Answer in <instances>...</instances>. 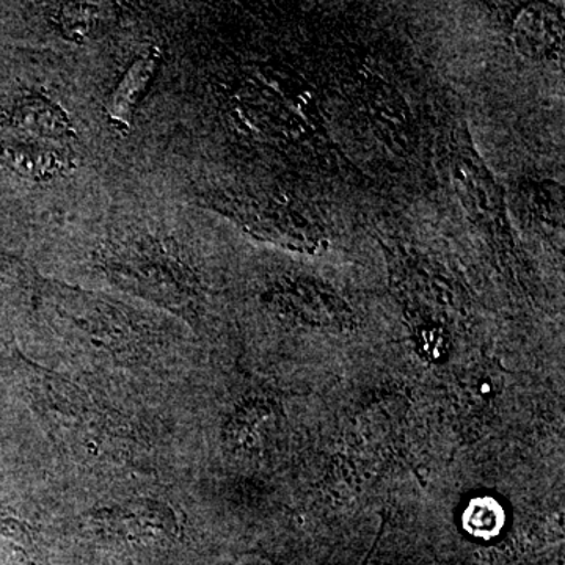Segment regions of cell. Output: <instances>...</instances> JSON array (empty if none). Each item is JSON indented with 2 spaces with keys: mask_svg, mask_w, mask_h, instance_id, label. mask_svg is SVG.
Returning a JSON list of instances; mask_svg holds the SVG:
<instances>
[{
  "mask_svg": "<svg viewBox=\"0 0 565 565\" xmlns=\"http://www.w3.org/2000/svg\"><path fill=\"white\" fill-rule=\"evenodd\" d=\"M11 122L21 131L43 140H65L74 134L68 115L41 95L24 96L14 104Z\"/></svg>",
  "mask_w": 565,
  "mask_h": 565,
  "instance_id": "cell-1",
  "label": "cell"
},
{
  "mask_svg": "<svg viewBox=\"0 0 565 565\" xmlns=\"http://www.w3.org/2000/svg\"><path fill=\"white\" fill-rule=\"evenodd\" d=\"M0 158L14 172L31 180H51L71 167L66 152L50 145L3 143Z\"/></svg>",
  "mask_w": 565,
  "mask_h": 565,
  "instance_id": "cell-2",
  "label": "cell"
},
{
  "mask_svg": "<svg viewBox=\"0 0 565 565\" xmlns=\"http://www.w3.org/2000/svg\"><path fill=\"white\" fill-rule=\"evenodd\" d=\"M161 55L152 51L139 61L134 62L131 68L122 77L120 85L115 88L107 102V115L111 121L120 126L131 125L134 110L140 103L141 96L148 90V85L158 70Z\"/></svg>",
  "mask_w": 565,
  "mask_h": 565,
  "instance_id": "cell-3",
  "label": "cell"
},
{
  "mask_svg": "<svg viewBox=\"0 0 565 565\" xmlns=\"http://www.w3.org/2000/svg\"><path fill=\"white\" fill-rule=\"evenodd\" d=\"M58 24L70 39L87 36L96 22L95 6H65L58 11Z\"/></svg>",
  "mask_w": 565,
  "mask_h": 565,
  "instance_id": "cell-4",
  "label": "cell"
}]
</instances>
